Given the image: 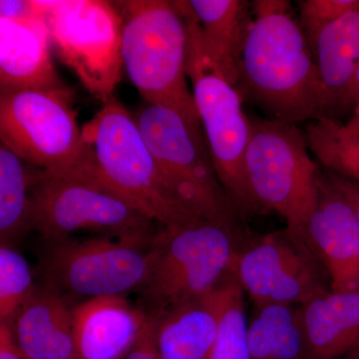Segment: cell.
Returning a JSON list of instances; mask_svg holds the SVG:
<instances>
[{
  "mask_svg": "<svg viewBox=\"0 0 359 359\" xmlns=\"http://www.w3.org/2000/svg\"><path fill=\"white\" fill-rule=\"evenodd\" d=\"M123 21V68L146 103L200 120L187 75L188 32L175 1L114 2Z\"/></svg>",
  "mask_w": 359,
  "mask_h": 359,
  "instance_id": "obj_3",
  "label": "cell"
},
{
  "mask_svg": "<svg viewBox=\"0 0 359 359\" xmlns=\"http://www.w3.org/2000/svg\"><path fill=\"white\" fill-rule=\"evenodd\" d=\"M325 173L327 174L332 185L342 194L347 202L353 208L359 219V184L332 172L325 171Z\"/></svg>",
  "mask_w": 359,
  "mask_h": 359,
  "instance_id": "obj_29",
  "label": "cell"
},
{
  "mask_svg": "<svg viewBox=\"0 0 359 359\" xmlns=\"http://www.w3.org/2000/svg\"><path fill=\"white\" fill-rule=\"evenodd\" d=\"M254 308L248 323L250 359H304L301 306L269 304Z\"/></svg>",
  "mask_w": 359,
  "mask_h": 359,
  "instance_id": "obj_21",
  "label": "cell"
},
{
  "mask_svg": "<svg viewBox=\"0 0 359 359\" xmlns=\"http://www.w3.org/2000/svg\"><path fill=\"white\" fill-rule=\"evenodd\" d=\"M134 117L177 200L197 218L241 226L243 221L219 182L200 120L148 103Z\"/></svg>",
  "mask_w": 359,
  "mask_h": 359,
  "instance_id": "obj_8",
  "label": "cell"
},
{
  "mask_svg": "<svg viewBox=\"0 0 359 359\" xmlns=\"http://www.w3.org/2000/svg\"><path fill=\"white\" fill-rule=\"evenodd\" d=\"M311 48L320 73L325 116L332 117V112H339L359 65V0L353 9L323 28Z\"/></svg>",
  "mask_w": 359,
  "mask_h": 359,
  "instance_id": "obj_19",
  "label": "cell"
},
{
  "mask_svg": "<svg viewBox=\"0 0 359 359\" xmlns=\"http://www.w3.org/2000/svg\"><path fill=\"white\" fill-rule=\"evenodd\" d=\"M9 327L29 359H75L73 309L55 290L36 287Z\"/></svg>",
  "mask_w": 359,
  "mask_h": 359,
  "instance_id": "obj_16",
  "label": "cell"
},
{
  "mask_svg": "<svg viewBox=\"0 0 359 359\" xmlns=\"http://www.w3.org/2000/svg\"><path fill=\"white\" fill-rule=\"evenodd\" d=\"M306 141L311 154L325 171L339 175L359 184V125L351 120L342 124L334 117H323L308 122Z\"/></svg>",
  "mask_w": 359,
  "mask_h": 359,
  "instance_id": "obj_22",
  "label": "cell"
},
{
  "mask_svg": "<svg viewBox=\"0 0 359 359\" xmlns=\"http://www.w3.org/2000/svg\"><path fill=\"white\" fill-rule=\"evenodd\" d=\"M124 359H159L155 346L152 320L149 321L147 327Z\"/></svg>",
  "mask_w": 359,
  "mask_h": 359,
  "instance_id": "obj_28",
  "label": "cell"
},
{
  "mask_svg": "<svg viewBox=\"0 0 359 359\" xmlns=\"http://www.w3.org/2000/svg\"><path fill=\"white\" fill-rule=\"evenodd\" d=\"M359 103V65L356 68L355 74H354L353 83L346 92L344 100L340 104L339 112L342 110L348 109L351 106H358Z\"/></svg>",
  "mask_w": 359,
  "mask_h": 359,
  "instance_id": "obj_31",
  "label": "cell"
},
{
  "mask_svg": "<svg viewBox=\"0 0 359 359\" xmlns=\"http://www.w3.org/2000/svg\"><path fill=\"white\" fill-rule=\"evenodd\" d=\"M0 139L45 173L65 177L98 172L93 149L78 124L69 88L0 94Z\"/></svg>",
  "mask_w": 359,
  "mask_h": 359,
  "instance_id": "obj_6",
  "label": "cell"
},
{
  "mask_svg": "<svg viewBox=\"0 0 359 359\" xmlns=\"http://www.w3.org/2000/svg\"><path fill=\"white\" fill-rule=\"evenodd\" d=\"M82 131L104 184L135 209L163 228L201 219L170 191L134 116L115 97L103 104Z\"/></svg>",
  "mask_w": 359,
  "mask_h": 359,
  "instance_id": "obj_5",
  "label": "cell"
},
{
  "mask_svg": "<svg viewBox=\"0 0 359 359\" xmlns=\"http://www.w3.org/2000/svg\"><path fill=\"white\" fill-rule=\"evenodd\" d=\"M299 238L327 271L330 290L359 292V219L325 172L318 205Z\"/></svg>",
  "mask_w": 359,
  "mask_h": 359,
  "instance_id": "obj_13",
  "label": "cell"
},
{
  "mask_svg": "<svg viewBox=\"0 0 359 359\" xmlns=\"http://www.w3.org/2000/svg\"><path fill=\"white\" fill-rule=\"evenodd\" d=\"M32 269L13 245L0 247V323L11 327L20 309L34 292Z\"/></svg>",
  "mask_w": 359,
  "mask_h": 359,
  "instance_id": "obj_25",
  "label": "cell"
},
{
  "mask_svg": "<svg viewBox=\"0 0 359 359\" xmlns=\"http://www.w3.org/2000/svg\"><path fill=\"white\" fill-rule=\"evenodd\" d=\"M59 57L102 104L121 80L123 21L114 2L103 0L35 1Z\"/></svg>",
  "mask_w": 359,
  "mask_h": 359,
  "instance_id": "obj_10",
  "label": "cell"
},
{
  "mask_svg": "<svg viewBox=\"0 0 359 359\" xmlns=\"http://www.w3.org/2000/svg\"><path fill=\"white\" fill-rule=\"evenodd\" d=\"M231 276L211 294L152 320L159 359H209Z\"/></svg>",
  "mask_w": 359,
  "mask_h": 359,
  "instance_id": "obj_17",
  "label": "cell"
},
{
  "mask_svg": "<svg viewBox=\"0 0 359 359\" xmlns=\"http://www.w3.org/2000/svg\"><path fill=\"white\" fill-rule=\"evenodd\" d=\"M43 16L26 21L0 18V94L68 89L50 54Z\"/></svg>",
  "mask_w": 359,
  "mask_h": 359,
  "instance_id": "obj_14",
  "label": "cell"
},
{
  "mask_svg": "<svg viewBox=\"0 0 359 359\" xmlns=\"http://www.w3.org/2000/svg\"><path fill=\"white\" fill-rule=\"evenodd\" d=\"M149 321L121 295L81 302L73 308L75 359H124Z\"/></svg>",
  "mask_w": 359,
  "mask_h": 359,
  "instance_id": "obj_15",
  "label": "cell"
},
{
  "mask_svg": "<svg viewBox=\"0 0 359 359\" xmlns=\"http://www.w3.org/2000/svg\"><path fill=\"white\" fill-rule=\"evenodd\" d=\"M245 237L242 226L205 219L157 231L151 244L150 273L139 290V309L155 320L211 294L233 275Z\"/></svg>",
  "mask_w": 359,
  "mask_h": 359,
  "instance_id": "obj_2",
  "label": "cell"
},
{
  "mask_svg": "<svg viewBox=\"0 0 359 359\" xmlns=\"http://www.w3.org/2000/svg\"><path fill=\"white\" fill-rule=\"evenodd\" d=\"M358 0H304L299 4L301 26L309 46L318 33L353 9Z\"/></svg>",
  "mask_w": 359,
  "mask_h": 359,
  "instance_id": "obj_26",
  "label": "cell"
},
{
  "mask_svg": "<svg viewBox=\"0 0 359 359\" xmlns=\"http://www.w3.org/2000/svg\"><path fill=\"white\" fill-rule=\"evenodd\" d=\"M32 166L0 143V238L13 245L30 231Z\"/></svg>",
  "mask_w": 359,
  "mask_h": 359,
  "instance_id": "obj_23",
  "label": "cell"
},
{
  "mask_svg": "<svg viewBox=\"0 0 359 359\" xmlns=\"http://www.w3.org/2000/svg\"><path fill=\"white\" fill-rule=\"evenodd\" d=\"M339 359H359V340L346 354Z\"/></svg>",
  "mask_w": 359,
  "mask_h": 359,
  "instance_id": "obj_32",
  "label": "cell"
},
{
  "mask_svg": "<svg viewBox=\"0 0 359 359\" xmlns=\"http://www.w3.org/2000/svg\"><path fill=\"white\" fill-rule=\"evenodd\" d=\"M304 359H339L359 340V292H334L301 306Z\"/></svg>",
  "mask_w": 359,
  "mask_h": 359,
  "instance_id": "obj_18",
  "label": "cell"
},
{
  "mask_svg": "<svg viewBox=\"0 0 359 359\" xmlns=\"http://www.w3.org/2000/svg\"><path fill=\"white\" fill-rule=\"evenodd\" d=\"M41 13L33 4V0H1L0 18L16 21H26L39 18Z\"/></svg>",
  "mask_w": 359,
  "mask_h": 359,
  "instance_id": "obj_27",
  "label": "cell"
},
{
  "mask_svg": "<svg viewBox=\"0 0 359 359\" xmlns=\"http://www.w3.org/2000/svg\"><path fill=\"white\" fill-rule=\"evenodd\" d=\"M233 275L254 306H301L330 290L323 264L306 242L287 229L245 241Z\"/></svg>",
  "mask_w": 359,
  "mask_h": 359,
  "instance_id": "obj_12",
  "label": "cell"
},
{
  "mask_svg": "<svg viewBox=\"0 0 359 359\" xmlns=\"http://www.w3.org/2000/svg\"><path fill=\"white\" fill-rule=\"evenodd\" d=\"M249 118L245 169L252 197L262 212L280 215L302 237L318 205L323 172L297 125Z\"/></svg>",
  "mask_w": 359,
  "mask_h": 359,
  "instance_id": "obj_7",
  "label": "cell"
},
{
  "mask_svg": "<svg viewBox=\"0 0 359 359\" xmlns=\"http://www.w3.org/2000/svg\"><path fill=\"white\" fill-rule=\"evenodd\" d=\"M0 359H29L14 340L11 327L0 323Z\"/></svg>",
  "mask_w": 359,
  "mask_h": 359,
  "instance_id": "obj_30",
  "label": "cell"
},
{
  "mask_svg": "<svg viewBox=\"0 0 359 359\" xmlns=\"http://www.w3.org/2000/svg\"><path fill=\"white\" fill-rule=\"evenodd\" d=\"M244 290L231 276L219 316L218 334L209 359H250Z\"/></svg>",
  "mask_w": 359,
  "mask_h": 359,
  "instance_id": "obj_24",
  "label": "cell"
},
{
  "mask_svg": "<svg viewBox=\"0 0 359 359\" xmlns=\"http://www.w3.org/2000/svg\"><path fill=\"white\" fill-rule=\"evenodd\" d=\"M238 89L266 119L297 125L327 114L320 73L287 0L250 2Z\"/></svg>",
  "mask_w": 359,
  "mask_h": 359,
  "instance_id": "obj_1",
  "label": "cell"
},
{
  "mask_svg": "<svg viewBox=\"0 0 359 359\" xmlns=\"http://www.w3.org/2000/svg\"><path fill=\"white\" fill-rule=\"evenodd\" d=\"M153 238H69L48 243L41 259L45 287L86 301L140 290L152 266Z\"/></svg>",
  "mask_w": 359,
  "mask_h": 359,
  "instance_id": "obj_11",
  "label": "cell"
},
{
  "mask_svg": "<svg viewBox=\"0 0 359 359\" xmlns=\"http://www.w3.org/2000/svg\"><path fill=\"white\" fill-rule=\"evenodd\" d=\"M188 32L187 75L212 163L224 192L243 222L263 214L252 197L245 169L250 118L238 87L231 83L205 49L199 25L187 1H175Z\"/></svg>",
  "mask_w": 359,
  "mask_h": 359,
  "instance_id": "obj_4",
  "label": "cell"
},
{
  "mask_svg": "<svg viewBox=\"0 0 359 359\" xmlns=\"http://www.w3.org/2000/svg\"><path fill=\"white\" fill-rule=\"evenodd\" d=\"M205 49L224 77L238 86V68L249 28L250 2L243 0H190Z\"/></svg>",
  "mask_w": 359,
  "mask_h": 359,
  "instance_id": "obj_20",
  "label": "cell"
},
{
  "mask_svg": "<svg viewBox=\"0 0 359 359\" xmlns=\"http://www.w3.org/2000/svg\"><path fill=\"white\" fill-rule=\"evenodd\" d=\"M353 120L359 125V103L358 104V106H356L355 118H354Z\"/></svg>",
  "mask_w": 359,
  "mask_h": 359,
  "instance_id": "obj_33",
  "label": "cell"
},
{
  "mask_svg": "<svg viewBox=\"0 0 359 359\" xmlns=\"http://www.w3.org/2000/svg\"><path fill=\"white\" fill-rule=\"evenodd\" d=\"M30 231L46 243L90 231L104 237L150 240L153 221L105 185L98 173L59 177L32 166Z\"/></svg>",
  "mask_w": 359,
  "mask_h": 359,
  "instance_id": "obj_9",
  "label": "cell"
}]
</instances>
